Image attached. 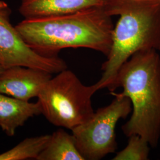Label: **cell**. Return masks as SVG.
I'll list each match as a JSON object with an SVG mask.
<instances>
[{"instance_id": "cell-1", "label": "cell", "mask_w": 160, "mask_h": 160, "mask_svg": "<svg viewBox=\"0 0 160 160\" xmlns=\"http://www.w3.org/2000/svg\"><path fill=\"white\" fill-rule=\"evenodd\" d=\"M112 15L101 9L24 18L16 26L32 49L48 57L67 48H87L107 56L114 25Z\"/></svg>"}, {"instance_id": "cell-2", "label": "cell", "mask_w": 160, "mask_h": 160, "mask_svg": "<svg viewBox=\"0 0 160 160\" xmlns=\"http://www.w3.org/2000/svg\"><path fill=\"white\" fill-rule=\"evenodd\" d=\"M128 97L132 104L129 120L122 126L126 137L138 135L156 148L160 138V55L155 49L138 52L118 71L107 88Z\"/></svg>"}, {"instance_id": "cell-3", "label": "cell", "mask_w": 160, "mask_h": 160, "mask_svg": "<svg viewBox=\"0 0 160 160\" xmlns=\"http://www.w3.org/2000/svg\"><path fill=\"white\" fill-rule=\"evenodd\" d=\"M112 32V43L102 64L99 90L111 84L120 67L138 52L158 50L160 2L157 0H126Z\"/></svg>"}, {"instance_id": "cell-4", "label": "cell", "mask_w": 160, "mask_h": 160, "mask_svg": "<svg viewBox=\"0 0 160 160\" xmlns=\"http://www.w3.org/2000/svg\"><path fill=\"white\" fill-rule=\"evenodd\" d=\"M52 77L38 96L42 114L54 126L72 130L91 119L94 113L93 94L97 83L87 86L67 69Z\"/></svg>"}, {"instance_id": "cell-5", "label": "cell", "mask_w": 160, "mask_h": 160, "mask_svg": "<svg viewBox=\"0 0 160 160\" xmlns=\"http://www.w3.org/2000/svg\"><path fill=\"white\" fill-rule=\"evenodd\" d=\"M110 94L114 96L110 104L97 109L91 119L71 131L85 160H101L116 151V125L132 112L131 102L128 97L115 92Z\"/></svg>"}, {"instance_id": "cell-6", "label": "cell", "mask_w": 160, "mask_h": 160, "mask_svg": "<svg viewBox=\"0 0 160 160\" xmlns=\"http://www.w3.org/2000/svg\"><path fill=\"white\" fill-rule=\"evenodd\" d=\"M12 11L5 1H0V65L4 68L23 66L45 71L51 74L67 69L58 57H48L36 52L26 43L10 21Z\"/></svg>"}, {"instance_id": "cell-7", "label": "cell", "mask_w": 160, "mask_h": 160, "mask_svg": "<svg viewBox=\"0 0 160 160\" xmlns=\"http://www.w3.org/2000/svg\"><path fill=\"white\" fill-rule=\"evenodd\" d=\"M126 0H22L18 8L24 18L47 17L101 9L118 16Z\"/></svg>"}, {"instance_id": "cell-8", "label": "cell", "mask_w": 160, "mask_h": 160, "mask_svg": "<svg viewBox=\"0 0 160 160\" xmlns=\"http://www.w3.org/2000/svg\"><path fill=\"white\" fill-rule=\"evenodd\" d=\"M52 74L38 69L15 66L0 73V93L29 101L38 97Z\"/></svg>"}, {"instance_id": "cell-9", "label": "cell", "mask_w": 160, "mask_h": 160, "mask_svg": "<svg viewBox=\"0 0 160 160\" xmlns=\"http://www.w3.org/2000/svg\"><path fill=\"white\" fill-rule=\"evenodd\" d=\"M40 114L38 102L30 103L0 93V128L8 136H14L18 128Z\"/></svg>"}, {"instance_id": "cell-10", "label": "cell", "mask_w": 160, "mask_h": 160, "mask_svg": "<svg viewBox=\"0 0 160 160\" xmlns=\"http://www.w3.org/2000/svg\"><path fill=\"white\" fill-rule=\"evenodd\" d=\"M37 160H85L78 150L72 134L62 129L50 135L45 148Z\"/></svg>"}, {"instance_id": "cell-11", "label": "cell", "mask_w": 160, "mask_h": 160, "mask_svg": "<svg viewBox=\"0 0 160 160\" xmlns=\"http://www.w3.org/2000/svg\"><path fill=\"white\" fill-rule=\"evenodd\" d=\"M51 135L28 138L10 150L0 154V160L36 159L45 148Z\"/></svg>"}, {"instance_id": "cell-12", "label": "cell", "mask_w": 160, "mask_h": 160, "mask_svg": "<svg viewBox=\"0 0 160 160\" xmlns=\"http://www.w3.org/2000/svg\"><path fill=\"white\" fill-rule=\"evenodd\" d=\"M128 138L125 148L116 153L112 160H148L151 147L148 142L138 135H132Z\"/></svg>"}, {"instance_id": "cell-13", "label": "cell", "mask_w": 160, "mask_h": 160, "mask_svg": "<svg viewBox=\"0 0 160 160\" xmlns=\"http://www.w3.org/2000/svg\"><path fill=\"white\" fill-rule=\"evenodd\" d=\"M4 69V68L3 67H2L0 65V73H1L2 71H3Z\"/></svg>"}, {"instance_id": "cell-14", "label": "cell", "mask_w": 160, "mask_h": 160, "mask_svg": "<svg viewBox=\"0 0 160 160\" xmlns=\"http://www.w3.org/2000/svg\"><path fill=\"white\" fill-rule=\"evenodd\" d=\"M158 50L160 51V43H159V46H158Z\"/></svg>"}, {"instance_id": "cell-15", "label": "cell", "mask_w": 160, "mask_h": 160, "mask_svg": "<svg viewBox=\"0 0 160 160\" xmlns=\"http://www.w3.org/2000/svg\"><path fill=\"white\" fill-rule=\"evenodd\" d=\"M157 1H158L159 2H160V0H157Z\"/></svg>"}]
</instances>
